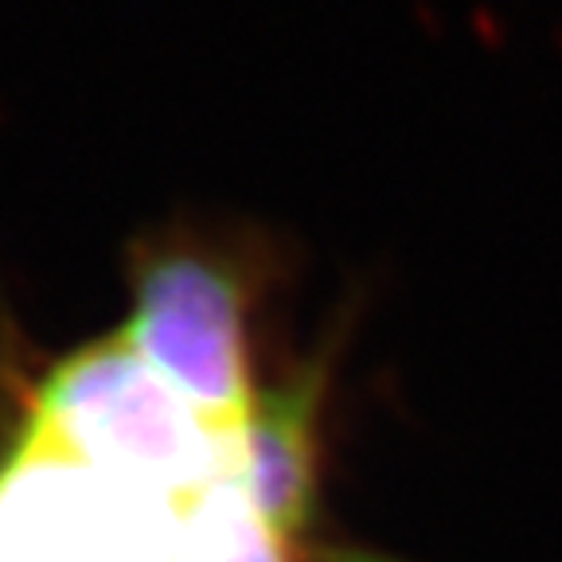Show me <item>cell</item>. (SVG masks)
Wrapping results in <instances>:
<instances>
[{"label":"cell","instance_id":"6da1fadb","mask_svg":"<svg viewBox=\"0 0 562 562\" xmlns=\"http://www.w3.org/2000/svg\"><path fill=\"white\" fill-rule=\"evenodd\" d=\"M27 438L176 512L235 473L243 449V430H211L122 333L70 351L40 383Z\"/></svg>","mask_w":562,"mask_h":562},{"label":"cell","instance_id":"7a4b0ae2","mask_svg":"<svg viewBox=\"0 0 562 562\" xmlns=\"http://www.w3.org/2000/svg\"><path fill=\"white\" fill-rule=\"evenodd\" d=\"M122 336L211 430H246L258 403L246 348V290L220 258L192 246L145 258Z\"/></svg>","mask_w":562,"mask_h":562},{"label":"cell","instance_id":"3957f363","mask_svg":"<svg viewBox=\"0 0 562 562\" xmlns=\"http://www.w3.org/2000/svg\"><path fill=\"white\" fill-rule=\"evenodd\" d=\"M238 476L255 508L297 539L313 512V395L281 391L258 398L243 430Z\"/></svg>","mask_w":562,"mask_h":562},{"label":"cell","instance_id":"277c9868","mask_svg":"<svg viewBox=\"0 0 562 562\" xmlns=\"http://www.w3.org/2000/svg\"><path fill=\"white\" fill-rule=\"evenodd\" d=\"M290 543L255 508L235 469L184 512L176 562H293Z\"/></svg>","mask_w":562,"mask_h":562}]
</instances>
